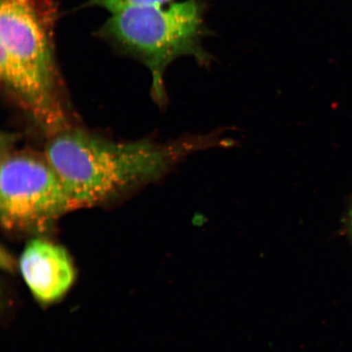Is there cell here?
Here are the masks:
<instances>
[{"instance_id": "1", "label": "cell", "mask_w": 352, "mask_h": 352, "mask_svg": "<svg viewBox=\"0 0 352 352\" xmlns=\"http://www.w3.org/2000/svg\"><path fill=\"white\" fill-rule=\"evenodd\" d=\"M223 143L215 135L164 144L114 142L70 126L48 138L44 154L76 209L104 204L156 182L188 154Z\"/></svg>"}, {"instance_id": "7", "label": "cell", "mask_w": 352, "mask_h": 352, "mask_svg": "<svg viewBox=\"0 0 352 352\" xmlns=\"http://www.w3.org/2000/svg\"><path fill=\"white\" fill-rule=\"evenodd\" d=\"M349 228L351 232L352 235V206L350 210L349 215Z\"/></svg>"}, {"instance_id": "6", "label": "cell", "mask_w": 352, "mask_h": 352, "mask_svg": "<svg viewBox=\"0 0 352 352\" xmlns=\"http://www.w3.org/2000/svg\"><path fill=\"white\" fill-rule=\"evenodd\" d=\"M174 0H88L87 7H98L113 13L127 8L166 6Z\"/></svg>"}, {"instance_id": "5", "label": "cell", "mask_w": 352, "mask_h": 352, "mask_svg": "<svg viewBox=\"0 0 352 352\" xmlns=\"http://www.w3.org/2000/svg\"><path fill=\"white\" fill-rule=\"evenodd\" d=\"M20 270L34 296L45 302L63 296L74 278L72 263L65 250L41 239L26 245L20 259Z\"/></svg>"}, {"instance_id": "4", "label": "cell", "mask_w": 352, "mask_h": 352, "mask_svg": "<svg viewBox=\"0 0 352 352\" xmlns=\"http://www.w3.org/2000/svg\"><path fill=\"white\" fill-rule=\"evenodd\" d=\"M0 169V210L4 228L41 232L72 210L59 175L44 153L12 149L6 143Z\"/></svg>"}, {"instance_id": "2", "label": "cell", "mask_w": 352, "mask_h": 352, "mask_svg": "<svg viewBox=\"0 0 352 352\" xmlns=\"http://www.w3.org/2000/svg\"><path fill=\"white\" fill-rule=\"evenodd\" d=\"M54 0H0V78L12 102L47 138L69 129L56 64Z\"/></svg>"}, {"instance_id": "3", "label": "cell", "mask_w": 352, "mask_h": 352, "mask_svg": "<svg viewBox=\"0 0 352 352\" xmlns=\"http://www.w3.org/2000/svg\"><path fill=\"white\" fill-rule=\"evenodd\" d=\"M204 0H184L166 6L127 8L111 13L98 36L118 51L142 61L152 76V94L166 100V69L182 56L209 65L212 57L204 47L211 34L205 22Z\"/></svg>"}]
</instances>
